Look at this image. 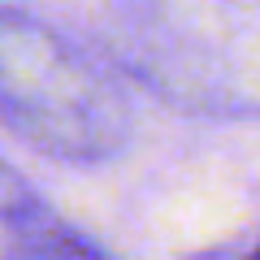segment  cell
<instances>
[{"instance_id":"1","label":"cell","mask_w":260,"mask_h":260,"mask_svg":"<svg viewBox=\"0 0 260 260\" xmlns=\"http://www.w3.org/2000/svg\"><path fill=\"white\" fill-rule=\"evenodd\" d=\"M0 121L70 165L109 160L130 135L117 83L65 35L13 9H0Z\"/></svg>"},{"instance_id":"2","label":"cell","mask_w":260,"mask_h":260,"mask_svg":"<svg viewBox=\"0 0 260 260\" xmlns=\"http://www.w3.org/2000/svg\"><path fill=\"white\" fill-rule=\"evenodd\" d=\"M0 260H113L61 221L30 182L0 160Z\"/></svg>"},{"instance_id":"3","label":"cell","mask_w":260,"mask_h":260,"mask_svg":"<svg viewBox=\"0 0 260 260\" xmlns=\"http://www.w3.org/2000/svg\"><path fill=\"white\" fill-rule=\"evenodd\" d=\"M251 260H260V247H256V251H251Z\"/></svg>"}]
</instances>
